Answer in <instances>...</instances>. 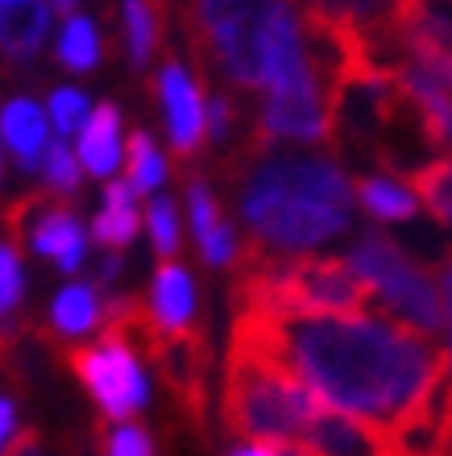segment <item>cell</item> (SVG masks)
<instances>
[{
    "mask_svg": "<svg viewBox=\"0 0 452 456\" xmlns=\"http://www.w3.org/2000/svg\"><path fill=\"white\" fill-rule=\"evenodd\" d=\"M4 12H9V9H4V0H0V25H4Z\"/></svg>",
    "mask_w": 452,
    "mask_h": 456,
    "instance_id": "obj_35",
    "label": "cell"
},
{
    "mask_svg": "<svg viewBox=\"0 0 452 456\" xmlns=\"http://www.w3.org/2000/svg\"><path fill=\"white\" fill-rule=\"evenodd\" d=\"M250 245L266 253H303L353 224L357 187L345 167L324 154H250L225 162Z\"/></svg>",
    "mask_w": 452,
    "mask_h": 456,
    "instance_id": "obj_2",
    "label": "cell"
},
{
    "mask_svg": "<svg viewBox=\"0 0 452 456\" xmlns=\"http://www.w3.org/2000/svg\"><path fill=\"white\" fill-rule=\"evenodd\" d=\"M187 212H191V228H195V245H200L203 262L216 265V270L237 262V232L225 220V212H220L203 175H187Z\"/></svg>",
    "mask_w": 452,
    "mask_h": 456,
    "instance_id": "obj_12",
    "label": "cell"
},
{
    "mask_svg": "<svg viewBox=\"0 0 452 456\" xmlns=\"http://www.w3.org/2000/svg\"><path fill=\"white\" fill-rule=\"evenodd\" d=\"M436 287H440L444 299V324H448V361H452V262H444L436 270Z\"/></svg>",
    "mask_w": 452,
    "mask_h": 456,
    "instance_id": "obj_29",
    "label": "cell"
},
{
    "mask_svg": "<svg viewBox=\"0 0 452 456\" xmlns=\"http://www.w3.org/2000/svg\"><path fill=\"white\" fill-rule=\"evenodd\" d=\"M42 183H46V191L62 195V200H75L79 195V187H84V162H79V154H71L67 150V142L62 137H54V142L46 145V158H42Z\"/></svg>",
    "mask_w": 452,
    "mask_h": 456,
    "instance_id": "obj_23",
    "label": "cell"
},
{
    "mask_svg": "<svg viewBox=\"0 0 452 456\" xmlns=\"http://www.w3.org/2000/svg\"><path fill=\"white\" fill-rule=\"evenodd\" d=\"M104 456H154V436L142 423H120L104 436Z\"/></svg>",
    "mask_w": 452,
    "mask_h": 456,
    "instance_id": "obj_27",
    "label": "cell"
},
{
    "mask_svg": "<svg viewBox=\"0 0 452 456\" xmlns=\"http://www.w3.org/2000/svg\"><path fill=\"white\" fill-rule=\"evenodd\" d=\"M12 432H17V407H12V398L0 395V456H4V448H9Z\"/></svg>",
    "mask_w": 452,
    "mask_h": 456,
    "instance_id": "obj_30",
    "label": "cell"
},
{
    "mask_svg": "<svg viewBox=\"0 0 452 456\" xmlns=\"http://www.w3.org/2000/svg\"><path fill=\"white\" fill-rule=\"evenodd\" d=\"M228 456H278V448L274 444H241V448H233Z\"/></svg>",
    "mask_w": 452,
    "mask_h": 456,
    "instance_id": "obj_31",
    "label": "cell"
},
{
    "mask_svg": "<svg viewBox=\"0 0 452 456\" xmlns=\"http://www.w3.org/2000/svg\"><path fill=\"white\" fill-rule=\"evenodd\" d=\"M258 315V312H253ZM274 353L320 403L399 428L452 373L448 348L374 315H262Z\"/></svg>",
    "mask_w": 452,
    "mask_h": 456,
    "instance_id": "obj_1",
    "label": "cell"
},
{
    "mask_svg": "<svg viewBox=\"0 0 452 456\" xmlns=\"http://www.w3.org/2000/svg\"><path fill=\"white\" fill-rule=\"evenodd\" d=\"M278 456H303V452H299L295 444H286V448H283V452H278Z\"/></svg>",
    "mask_w": 452,
    "mask_h": 456,
    "instance_id": "obj_33",
    "label": "cell"
},
{
    "mask_svg": "<svg viewBox=\"0 0 452 456\" xmlns=\"http://www.w3.org/2000/svg\"><path fill=\"white\" fill-rule=\"evenodd\" d=\"M357 200L378 224H394V220H411L419 212L415 191L407 187L399 175H366L357 183Z\"/></svg>",
    "mask_w": 452,
    "mask_h": 456,
    "instance_id": "obj_17",
    "label": "cell"
},
{
    "mask_svg": "<svg viewBox=\"0 0 452 456\" xmlns=\"http://www.w3.org/2000/svg\"><path fill=\"white\" fill-rule=\"evenodd\" d=\"M21 295H25L21 253H17V245L0 240V332H17L12 315L21 307Z\"/></svg>",
    "mask_w": 452,
    "mask_h": 456,
    "instance_id": "obj_24",
    "label": "cell"
},
{
    "mask_svg": "<svg viewBox=\"0 0 452 456\" xmlns=\"http://www.w3.org/2000/svg\"><path fill=\"white\" fill-rule=\"evenodd\" d=\"M303 456H390V428L369 423L361 415H345L336 407H320L316 419L299 436Z\"/></svg>",
    "mask_w": 452,
    "mask_h": 456,
    "instance_id": "obj_9",
    "label": "cell"
},
{
    "mask_svg": "<svg viewBox=\"0 0 452 456\" xmlns=\"http://www.w3.org/2000/svg\"><path fill=\"white\" fill-rule=\"evenodd\" d=\"M17 4H29V0H4V9H17Z\"/></svg>",
    "mask_w": 452,
    "mask_h": 456,
    "instance_id": "obj_34",
    "label": "cell"
},
{
    "mask_svg": "<svg viewBox=\"0 0 452 456\" xmlns=\"http://www.w3.org/2000/svg\"><path fill=\"white\" fill-rule=\"evenodd\" d=\"M233 133V104L228 96H208L203 100V142L220 145Z\"/></svg>",
    "mask_w": 452,
    "mask_h": 456,
    "instance_id": "obj_28",
    "label": "cell"
},
{
    "mask_svg": "<svg viewBox=\"0 0 452 456\" xmlns=\"http://www.w3.org/2000/svg\"><path fill=\"white\" fill-rule=\"evenodd\" d=\"M349 262L369 282L374 299L390 315H399L407 328H415L423 337H436L444 328V299L436 278L423 274L386 232H378V228L361 232L349 249Z\"/></svg>",
    "mask_w": 452,
    "mask_h": 456,
    "instance_id": "obj_6",
    "label": "cell"
},
{
    "mask_svg": "<svg viewBox=\"0 0 452 456\" xmlns=\"http://www.w3.org/2000/svg\"><path fill=\"white\" fill-rule=\"evenodd\" d=\"M444 262H452V253H448V257H444Z\"/></svg>",
    "mask_w": 452,
    "mask_h": 456,
    "instance_id": "obj_36",
    "label": "cell"
},
{
    "mask_svg": "<svg viewBox=\"0 0 452 456\" xmlns=\"http://www.w3.org/2000/svg\"><path fill=\"white\" fill-rule=\"evenodd\" d=\"M137 204H133V187L129 183H108L104 187V208L92 220V237L95 245H104L108 253H125L137 237Z\"/></svg>",
    "mask_w": 452,
    "mask_h": 456,
    "instance_id": "obj_16",
    "label": "cell"
},
{
    "mask_svg": "<svg viewBox=\"0 0 452 456\" xmlns=\"http://www.w3.org/2000/svg\"><path fill=\"white\" fill-rule=\"evenodd\" d=\"M187 12L200 62L241 92L283 96L328 79L291 0H187Z\"/></svg>",
    "mask_w": 452,
    "mask_h": 456,
    "instance_id": "obj_3",
    "label": "cell"
},
{
    "mask_svg": "<svg viewBox=\"0 0 452 456\" xmlns=\"http://www.w3.org/2000/svg\"><path fill=\"white\" fill-rule=\"evenodd\" d=\"M145 312L154 324V337H183L191 332V315H195V282L179 262L158 265L150 295H145Z\"/></svg>",
    "mask_w": 452,
    "mask_h": 456,
    "instance_id": "obj_11",
    "label": "cell"
},
{
    "mask_svg": "<svg viewBox=\"0 0 452 456\" xmlns=\"http://www.w3.org/2000/svg\"><path fill=\"white\" fill-rule=\"evenodd\" d=\"M67 361H71V370L87 386V395L100 403V411L112 423L133 419L150 403V382H145L142 365H137V353L117 332H100L95 345L67 348Z\"/></svg>",
    "mask_w": 452,
    "mask_h": 456,
    "instance_id": "obj_7",
    "label": "cell"
},
{
    "mask_svg": "<svg viewBox=\"0 0 452 456\" xmlns=\"http://www.w3.org/2000/svg\"><path fill=\"white\" fill-rule=\"evenodd\" d=\"M407 187L415 191V200L428 208V216L440 228H452V158L428 162V167L407 170Z\"/></svg>",
    "mask_w": 452,
    "mask_h": 456,
    "instance_id": "obj_20",
    "label": "cell"
},
{
    "mask_svg": "<svg viewBox=\"0 0 452 456\" xmlns=\"http://www.w3.org/2000/svg\"><path fill=\"white\" fill-rule=\"evenodd\" d=\"M125 183L133 187V195H150L167 183V162H162L154 137H150L145 129L129 133V179Z\"/></svg>",
    "mask_w": 452,
    "mask_h": 456,
    "instance_id": "obj_22",
    "label": "cell"
},
{
    "mask_svg": "<svg viewBox=\"0 0 452 456\" xmlns=\"http://www.w3.org/2000/svg\"><path fill=\"white\" fill-rule=\"evenodd\" d=\"M158 96H162V112H167V133L170 150L179 162L200 154L203 145V96L200 84L187 75L179 59H167L158 71Z\"/></svg>",
    "mask_w": 452,
    "mask_h": 456,
    "instance_id": "obj_10",
    "label": "cell"
},
{
    "mask_svg": "<svg viewBox=\"0 0 452 456\" xmlns=\"http://www.w3.org/2000/svg\"><path fill=\"white\" fill-rule=\"evenodd\" d=\"M50 12H59V17H75L79 12V0H46Z\"/></svg>",
    "mask_w": 452,
    "mask_h": 456,
    "instance_id": "obj_32",
    "label": "cell"
},
{
    "mask_svg": "<svg viewBox=\"0 0 452 456\" xmlns=\"http://www.w3.org/2000/svg\"><path fill=\"white\" fill-rule=\"evenodd\" d=\"M0 129H4V142H9V154L12 162L29 175V170L42 167V158H46V112L37 109L29 96H12L0 112Z\"/></svg>",
    "mask_w": 452,
    "mask_h": 456,
    "instance_id": "obj_13",
    "label": "cell"
},
{
    "mask_svg": "<svg viewBox=\"0 0 452 456\" xmlns=\"http://www.w3.org/2000/svg\"><path fill=\"white\" fill-rule=\"evenodd\" d=\"M50 4L46 0H29V4H17V9L4 12V25H0V50L9 62H29L37 59V50L46 46V29H50Z\"/></svg>",
    "mask_w": 452,
    "mask_h": 456,
    "instance_id": "obj_15",
    "label": "cell"
},
{
    "mask_svg": "<svg viewBox=\"0 0 452 456\" xmlns=\"http://www.w3.org/2000/svg\"><path fill=\"white\" fill-rule=\"evenodd\" d=\"M125 17V46L133 67H150L162 42V0H120Z\"/></svg>",
    "mask_w": 452,
    "mask_h": 456,
    "instance_id": "obj_18",
    "label": "cell"
},
{
    "mask_svg": "<svg viewBox=\"0 0 452 456\" xmlns=\"http://www.w3.org/2000/svg\"><path fill=\"white\" fill-rule=\"evenodd\" d=\"M324 403L274 353L262 315L233 312L225 361V428L250 444H295Z\"/></svg>",
    "mask_w": 452,
    "mask_h": 456,
    "instance_id": "obj_4",
    "label": "cell"
},
{
    "mask_svg": "<svg viewBox=\"0 0 452 456\" xmlns=\"http://www.w3.org/2000/svg\"><path fill=\"white\" fill-rule=\"evenodd\" d=\"M415 0H299L303 29L328 50L333 75L390 71L399 59V25Z\"/></svg>",
    "mask_w": 452,
    "mask_h": 456,
    "instance_id": "obj_5",
    "label": "cell"
},
{
    "mask_svg": "<svg viewBox=\"0 0 452 456\" xmlns=\"http://www.w3.org/2000/svg\"><path fill=\"white\" fill-rule=\"evenodd\" d=\"M145 228H150V240H154V253L162 262H170L179 253V212H175V200L170 195H158L145 208Z\"/></svg>",
    "mask_w": 452,
    "mask_h": 456,
    "instance_id": "obj_25",
    "label": "cell"
},
{
    "mask_svg": "<svg viewBox=\"0 0 452 456\" xmlns=\"http://www.w3.org/2000/svg\"><path fill=\"white\" fill-rule=\"evenodd\" d=\"M79 162L95 179H108L120 162V109L117 104H95L79 129Z\"/></svg>",
    "mask_w": 452,
    "mask_h": 456,
    "instance_id": "obj_14",
    "label": "cell"
},
{
    "mask_svg": "<svg viewBox=\"0 0 452 456\" xmlns=\"http://www.w3.org/2000/svg\"><path fill=\"white\" fill-rule=\"evenodd\" d=\"M59 62L67 67V71H92L95 62H100V34H95V25L87 21V17H67L59 29Z\"/></svg>",
    "mask_w": 452,
    "mask_h": 456,
    "instance_id": "obj_21",
    "label": "cell"
},
{
    "mask_svg": "<svg viewBox=\"0 0 452 456\" xmlns=\"http://www.w3.org/2000/svg\"><path fill=\"white\" fill-rule=\"evenodd\" d=\"M4 228L12 240H25L37 257H46L62 270L75 274L87 257V228L75 216V200L62 204L54 191H29L4 212Z\"/></svg>",
    "mask_w": 452,
    "mask_h": 456,
    "instance_id": "obj_8",
    "label": "cell"
},
{
    "mask_svg": "<svg viewBox=\"0 0 452 456\" xmlns=\"http://www.w3.org/2000/svg\"><path fill=\"white\" fill-rule=\"evenodd\" d=\"M87 112L92 109H87V96L79 92V87H54V92H50V120H54L59 137L84 129Z\"/></svg>",
    "mask_w": 452,
    "mask_h": 456,
    "instance_id": "obj_26",
    "label": "cell"
},
{
    "mask_svg": "<svg viewBox=\"0 0 452 456\" xmlns=\"http://www.w3.org/2000/svg\"><path fill=\"white\" fill-rule=\"evenodd\" d=\"M100 324V299H95V287L87 282H71L62 287L50 303V328L59 337H87Z\"/></svg>",
    "mask_w": 452,
    "mask_h": 456,
    "instance_id": "obj_19",
    "label": "cell"
},
{
    "mask_svg": "<svg viewBox=\"0 0 452 456\" xmlns=\"http://www.w3.org/2000/svg\"><path fill=\"white\" fill-rule=\"evenodd\" d=\"M0 179H4V170H0Z\"/></svg>",
    "mask_w": 452,
    "mask_h": 456,
    "instance_id": "obj_37",
    "label": "cell"
}]
</instances>
